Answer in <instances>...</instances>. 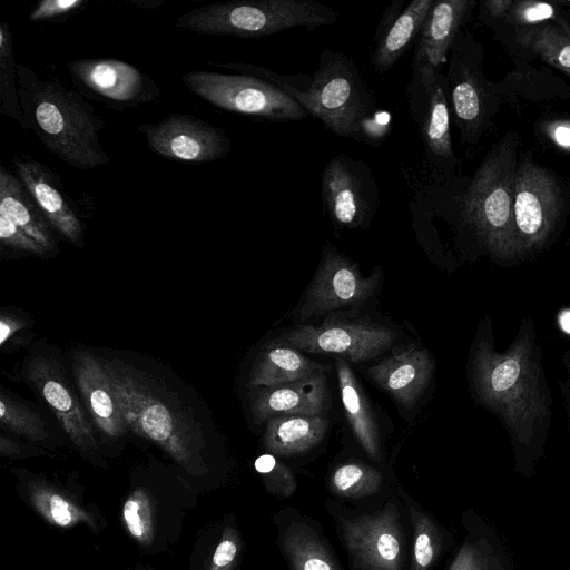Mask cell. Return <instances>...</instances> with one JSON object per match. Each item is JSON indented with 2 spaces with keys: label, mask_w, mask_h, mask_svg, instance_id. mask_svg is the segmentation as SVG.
<instances>
[{
  "label": "cell",
  "mask_w": 570,
  "mask_h": 570,
  "mask_svg": "<svg viewBox=\"0 0 570 570\" xmlns=\"http://www.w3.org/2000/svg\"><path fill=\"white\" fill-rule=\"evenodd\" d=\"M124 521L130 534L140 542H148L153 533L151 505L145 491H135L122 508Z\"/></svg>",
  "instance_id": "e575fe53"
},
{
  "label": "cell",
  "mask_w": 570,
  "mask_h": 570,
  "mask_svg": "<svg viewBox=\"0 0 570 570\" xmlns=\"http://www.w3.org/2000/svg\"><path fill=\"white\" fill-rule=\"evenodd\" d=\"M239 549V538L236 531L227 527L217 544L209 570H232Z\"/></svg>",
  "instance_id": "ab89813d"
},
{
  "label": "cell",
  "mask_w": 570,
  "mask_h": 570,
  "mask_svg": "<svg viewBox=\"0 0 570 570\" xmlns=\"http://www.w3.org/2000/svg\"><path fill=\"white\" fill-rule=\"evenodd\" d=\"M35 501L38 510L60 527H68L81 517L78 508L58 493L40 490L36 493Z\"/></svg>",
  "instance_id": "8d00e7d4"
},
{
  "label": "cell",
  "mask_w": 570,
  "mask_h": 570,
  "mask_svg": "<svg viewBox=\"0 0 570 570\" xmlns=\"http://www.w3.org/2000/svg\"><path fill=\"white\" fill-rule=\"evenodd\" d=\"M17 76L22 128L31 129L50 154L77 169L109 163L99 139L105 121L80 94L24 63L17 62Z\"/></svg>",
  "instance_id": "3957f363"
},
{
  "label": "cell",
  "mask_w": 570,
  "mask_h": 570,
  "mask_svg": "<svg viewBox=\"0 0 570 570\" xmlns=\"http://www.w3.org/2000/svg\"><path fill=\"white\" fill-rule=\"evenodd\" d=\"M405 97L423 147L422 166L436 178L462 175L452 144L445 75L425 58H412Z\"/></svg>",
  "instance_id": "ba28073f"
},
{
  "label": "cell",
  "mask_w": 570,
  "mask_h": 570,
  "mask_svg": "<svg viewBox=\"0 0 570 570\" xmlns=\"http://www.w3.org/2000/svg\"><path fill=\"white\" fill-rule=\"evenodd\" d=\"M131 3L132 4L135 3L139 8L142 7L145 9L146 8L147 9H150V8L151 9H157L161 4V1H159V0H151V1H144V2L142 1H131Z\"/></svg>",
  "instance_id": "7bdbcfd3"
},
{
  "label": "cell",
  "mask_w": 570,
  "mask_h": 570,
  "mask_svg": "<svg viewBox=\"0 0 570 570\" xmlns=\"http://www.w3.org/2000/svg\"><path fill=\"white\" fill-rule=\"evenodd\" d=\"M483 58L482 45L463 29L450 50L444 73L451 119L468 156L493 126L504 102L497 83L483 72Z\"/></svg>",
  "instance_id": "8992f818"
},
{
  "label": "cell",
  "mask_w": 570,
  "mask_h": 570,
  "mask_svg": "<svg viewBox=\"0 0 570 570\" xmlns=\"http://www.w3.org/2000/svg\"><path fill=\"white\" fill-rule=\"evenodd\" d=\"M257 75L283 89L336 136L379 146L389 132L390 115L380 109L356 62L345 52L322 51L312 76H283L263 67Z\"/></svg>",
  "instance_id": "7a4b0ae2"
},
{
  "label": "cell",
  "mask_w": 570,
  "mask_h": 570,
  "mask_svg": "<svg viewBox=\"0 0 570 570\" xmlns=\"http://www.w3.org/2000/svg\"><path fill=\"white\" fill-rule=\"evenodd\" d=\"M560 1L543 2L534 0L514 1L504 19L492 27L501 39L514 29L538 24L554 19L563 9Z\"/></svg>",
  "instance_id": "4dcf8cb0"
},
{
  "label": "cell",
  "mask_w": 570,
  "mask_h": 570,
  "mask_svg": "<svg viewBox=\"0 0 570 570\" xmlns=\"http://www.w3.org/2000/svg\"><path fill=\"white\" fill-rule=\"evenodd\" d=\"M449 570H507L487 538L468 539L458 551Z\"/></svg>",
  "instance_id": "836d02e7"
},
{
  "label": "cell",
  "mask_w": 570,
  "mask_h": 570,
  "mask_svg": "<svg viewBox=\"0 0 570 570\" xmlns=\"http://www.w3.org/2000/svg\"><path fill=\"white\" fill-rule=\"evenodd\" d=\"M478 334L471 356V380L479 402L502 422L517 446H528L550 422L551 397L531 320L524 318L505 351L493 335Z\"/></svg>",
  "instance_id": "6da1fadb"
},
{
  "label": "cell",
  "mask_w": 570,
  "mask_h": 570,
  "mask_svg": "<svg viewBox=\"0 0 570 570\" xmlns=\"http://www.w3.org/2000/svg\"><path fill=\"white\" fill-rule=\"evenodd\" d=\"M341 400L352 432L373 460H380V434L372 407L348 363L336 358Z\"/></svg>",
  "instance_id": "484cf974"
},
{
  "label": "cell",
  "mask_w": 570,
  "mask_h": 570,
  "mask_svg": "<svg viewBox=\"0 0 570 570\" xmlns=\"http://www.w3.org/2000/svg\"><path fill=\"white\" fill-rule=\"evenodd\" d=\"M434 362L424 348L402 346L367 368L372 381L401 406L411 409L426 389Z\"/></svg>",
  "instance_id": "ffe728a7"
},
{
  "label": "cell",
  "mask_w": 570,
  "mask_h": 570,
  "mask_svg": "<svg viewBox=\"0 0 570 570\" xmlns=\"http://www.w3.org/2000/svg\"><path fill=\"white\" fill-rule=\"evenodd\" d=\"M505 39L517 47V53L537 57L570 77L569 11L563 9L552 20L514 29Z\"/></svg>",
  "instance_id": "603a6c76"
},
{
  "label": "cell",
  "mask_w": 570,
  "mask_h": 570,
  "mask_svg": "<svg viewBox=\"0 0 570 570\" xmlns=\"http://www.w3.org/2000/svg\"><path fill=\"white\" fill-rule=\"evenodd\" d=\"M148 147L157 155L181 163L202 164L229 154L227 132L193 115L171 114L157 124L138 126Z\"/></svg>",
  "instance_id": "4fadbf2b"
},
{
  "label": "cell",
  "mask_w": 570,
  "mask_h": 570,
  "mask_svg": "<svg viewBox=\"0 0 570 570\" xmlns=\"http://www.w3.org/2000/svg\"><path fill=\"white\" fill-rule=\"evenodd\" d=\"M415 530L413 556L410 570H429L441 549V533L430 517L410 508Z\"/></svg>",
  "instance_id": "d6a6232c"
},
{
  "label": "cell",
  "mask_w": 570,
  "mask_h": 570,
  "mask_svg": "<svg viewBox=\"0 0 570 570\" xmlns=\"http://www.w3.org/2000/svg\"><path fill=\"white\" fill-rule=\"evenodd\" d=\"M0 215L10 219L48 253L57 250L52 227L41 209L18 176L3 166H0Z\"/></svg>",
  "instance_id": "cb8c5ba5"
},
{
  "label": "cell",
  "mask_w": 570,
  "mask_h": 570,
  "mask_svg": "<svg viewBox=\"0 0 570 570\" xmlns=\"http://www.w3.org/2000/svg\"><path fill=\"white\" fill-rule=\"evenodd\" d=\"M0 240L8 247L33 255L43 256L48 253L32 237L2 215H0Z\"/></svg>",
  "instance_id": "f35d334b"
},
{
  "label": "cell",
  "mask_w": 570,
  "mask_h": 570,
  "mask_svg": "<svg viewBox=\"0 0 570 570\" xmlns=\"http://www.w3.org/2000/svg\"><path fill=\"white\" fill-rule=\"evenodd\" d=\"M324 367L301 351L275 343L262 351L252 366L248 385L253 387L274 386L297 381L316 373Z\"/></svg>",
  "instance_id": "4316f807"
},
{
  "label": "cell",
  "mask_w": 570,
  "mask_h": 570,
  "mask_svg": "<svg viewBox=\"0 0 570 570\" xmlns=\"http://www.w3.org/2000/svg\"><path fill=\"white\" fill-rule=\"evenodd\" d=\"M249 407L257 423L281 415L326 414L330 391L325 371L285 384L253 387Z\"/></svg>",
  "instance_id": "d6986e66"
},
{
  "label": "cell",
  "mask_w": 570,
  "mask_h": 570,
  "mask_svg": "<svg viewBox=\"0 0 570 570\" xmlns=\"http://www.w3.org/2000/svg\"><path fill=\"white\" fill-rule=\"evenodd\" d=\"M23 325L24 323L20 318L3 315L0 321V344L3 345Z\"/></svg>",
  "instance_id": "b9f144b4"
},
{
  "label": "cell",
  "mask_w": 570,
  "mask_h": 570,
  "mask_svg": "<svg viewBox=\"0 0 570 570\" xmlns=\"http://www.w3.org/2000/svg\"><path fill=\"white\" fill-rule=\"evenodd\" d=\"M16 174L28 189L43 216L70 244L83 246L82 222L60 183L49 167L29 155L12 158Z\"/></svg>",
  "instance_id": "2e32d148"
},
{
  "label": "cell",
  "mask_w": 570,
  "mask_h": 570,
  "mask_svg": "<svg viewBox=\"0 0 570 570\" xmlns=\"http://www.w3.org/2000/svg\"><path fill=\"white\" fill-rule=\"evenodd\" d=\"M476 4L474 0H435L415 41L413 58H425L442 71L458 35Z\"/></svg>",
  "instance_id": "7402d4cb"
},
{
  "label": "cell",
  "mask_w": 570,
  "mask_h": 570,
  "mask_svg": "<svg viewBox=\"0 0 570 570\" xmlns=\"http://www.w3.org/2000/svg\"><path fill=\"white\" fill-rule=\"evenodd\" d=\"M27 375L73 444L82 450L96 448L92 426L59 365L37 356L29 363Z\"/></svg>",
  "instance_id": "e0dca14e"
},
{
  "label": "cell",
  "mask_w": 570,
  "mask_h": 570,
  "mask_svg": "<svg viewBox=\"0 0 570 570\" xmlns=\"http://www.w3.org/2000/svg\"><path fill=\"white\" fill-rule=\"evenodd\" d=\"M0 114L22 125L12 35L3 21L0 22Z\"/></svg>",
  "instance_id": "f1b7e54d"
},
{
  "label": "cell",
  "mask_w": 570,
  "mask_h": 570,
  "mask_svg": "<svg viewBox=\"0 0 570 570\" xmlns=\"http://www.w3.org/2000/svg\"><path fill=\"white\" fill-rule=\"evenodd\" d=\"M380 282L381 272L375 271L364 277L354 262L327 243L295 317L306 321L335 311L356 308L375 293Z\"/></svg>",
  "instance_id": "7c38bea8"
},
{
  "label": "cell",
  "mask_w": 570,
  "mask_h": 570,
  "mask_svg": "<svg viewBox=\"0 0 570 570\" xmlns=\"http://www.w3.org/2000/svg\"><path fill=\"white\" fill-rule=\"evenodd\" d=\"M543 135L558 148L570 154V119L557 118L543 121Z\"/></svg>",
  "instance_id": "60d3db41"
},
{
  "label": "cell",
  "mask_w": 570,
  "mask_h": 570,
  "mask_svg": "<svg viewBox=\"0 0 570 570\" xmlns=\"http://www.w3.org/2000/svg\"><path fill=\"white\" fill-rule=\"evenodd\" d=\"M395 338L390 327L365 318L328 317L318 326L298 325L282 333L276 341L301 352L364 362L382 354Z\"/></svg>",
  "instance_id": "8fae6325"
},
{
  "label": "cell",
  "mask_w": 570,
  "mask_h": 570,
  "mask_svg": "<svg viewBox=\"0 0 570 570\" xmlns=\"http://www.w3.org/2000/svg\"><path fill=\"white\" fill-rule=\"evenodd\" d=\"M336 21L335 10L316 0H238L195 8L181 14L175 26L200 35L262 38Z\"/></svg>",
  "instance_id": "277c9868"
},
{
  "label": "cell",
  "mask_w": 570,
  "mask_h": 570,
  "mask_svg": "<svg viewBox=\"0 0 570 570\" xmlns=\"http://www.w3.org/2000/svg\"><path fill=\"white\" fill-rule=\"evenodd\" d=\"M254 465L263 476L267 489L277 497L288 498L296 490L297 485L292 471L274 455L262 454Z\"/></svg>",
  "instance_id": "d590c367"
},
{
  "label": "cell",
  "mask_w": 570,
  "mask_h": 570,
  "mask_svg": "<svg viewBox=\"0 0 570 570\" xmlns=\"http://www.w3.org/2000/svg\"><path fill=\"white\" fill-rule=\"evenodd\" d=\"M342 537L348 554L362 570H400L402 533L393 504L355 519L342 520Z\"/></svg>",
  "instance_id": "9a60e30c"
},
{
  "label": "cell",
  "mask_w": 570,
  "mask_h": 570,
  "mask_svg": "<svg viewBox=\"0 0 570 570\" xmlns=\"http://www.w3.org/2000/svg\"><path fill=\"white\" fill-rule=\"evenodd\" d=\"M73 373L97 428L111 439L125 434L129 428L112 391L104 360L86 351L77 352Z\"/></svg>",
  "instance_id": "44dd1931"
},
{
  "label": "cell",
  "mask_w": 570,
  "mask_h": 570,
  "mask_svg": "<svg viewBox=\"0 0 570 570\" xmlns=\"http://www.w3.org/2000/svg\"><path fill=\"white\" fill-rule=\"evenodd\" d=\"M264 445L276 455H294L317 445L326 434L325 414H292L268 419Z\"/></svg>",
  "instance_id": "d4e9b609"
},
{
  "label": "cell",
  "mask_w": 570,
  "mask_h": 570,
  "mask_svg": "<svg viewBox=\"0 0 570 570\" xmlns=\"http://www.w3.org/2000/svg\"><path fill=\"white\" fill-rule=\"evenodd\" d=\"M104 364L128 428L187 464L195 450V424L144 373L119 361Z\"/></svg>",
  "instance_id": "5b68a950"
},
{
  "label": "cell",
  "mask_w": 570,
  "mask_h": 570,
  "mask_svg": "<svg viewBox=\"0 0 570 570\" xmlns=\"http://www.w3.org/2000/svg\"><path fill=\"white\" fill-rule=\"evenodd\" d=\"M86 4L85 0H42L30 12L29 21H57L77 12Z\"/></svg>",
  "instance_id": "74e56055"
},
{
  "label": "cell",
  "mask_w": 570,
  "mask_h": 570,
  "mask_svg": "<svg viewBox=\"0 0 570 570\" xmlns=\"http://www.w3.org/2000/svg\"><path fill=\"white\" fill-rule=\"evenodd\" d=\"M283 549L292 570H341L315 531L306 524H291Z\"/></svg>",
  "instance_id": "83f0119b"
},
{
  "label": "cell",
  "mask_w": 570,
  "mask_h": 570,
  "mask_svg": "<svg viewBox=\"0 0 570 570\" xmlns=\"http://www.w3.org/2000/svg\"><path fill=\"white\" fill-rule=\"evenodd\" d=\"M78 87L116 107L157 101L161 94L154 80L137 67L118 59H76L67 65Z\"/></svg>",
  "instance_id": "5bb4252c"
},
{
  "label": "cell",
  "mask_w": 570,
  "mask_h": 570,
  "mask_svg": "<svg viewBox=\"0 0 570 570\" xmlns=\"http://www.w3.org/2000/svg\"><path fill=\"white\" fill-rule=\"evenodd\" d=\"M181 81L203 100L232 112L271 121H297L308 116L283 89L252 75L191 71Z\"/></svg>",
  "instance_id": "9c48e42d"
},
{
  "label": "cell",
  "mask_w": 570,
  "mask_h": 570,
  "mask_svg": "<svg viewBox=\"0 0 570 570\" xmlns=\"http://www.w3.org/2000/svg\"><path fill=\"white\" fill-rule=\"evenodd\" d=\"M334 493L344 498H363L377 492L382 475L374 468L356 462L337 466L330 479Z\"/></svg>",
  "instance_id": "f546056e"
},
{
  "label": "cell",
  "mask_w": 570,
  "mask_h": 570,
  "mask_svg": "<svg viewBox=\"0 0 570 570\" xmlns=\"http://www.w3.org/2000/svg\"><path fill=\"white\" fill-rule=\"evenodd\" d=\"M435 0H395L386 7L377 24L371 65L383 75L401 59L416 41L424 21Z\"/></svg>",
  "instance_id": "ac0fdd59"
},
{
  "label": "cell",
  "mask_w": 570,
  "mask_h": 570,
  "mask_svg": "<svg viewBox=\"0 0 570 570\" xmlns=\"http://www.w3.org/2000/svg\"><path fill=\"white\" fill-rule=\"evenodd\" d=\"M324 214L336 229H364L379 210V187L370 166L344 153L333 156L321 173Z\"/></svg>",
  "instance_id": "30bf717a"
},
{
  "label": "cell",
  "mask_w": 570,
  "mask_h": 570,
  "mask_svg": "<svg viewBox=\"0 0 570 570\" xmlns=\"http://www.w3.org/2000/svg\"><path fill=\"white\" fill-rule=\"evenodd\" d=\"M570 187L530 153H520L514 175L513 223L519 259L542 252L564 223Z\"/></svg>",
  "instance_id": "52a82bcc"
},
{
  "label": "cell",
  "mask_w": 570,
  "mask_h": 570,
  "mask_svg": "<svg viewBox=\"0 0 570 570\" xmlns=\"http://www.w3.org/2000/svg\"><path fill=\"white\" fill-rule=\"evenodd\" d=\"M0 422L7 430L30 440H42L48 434L47 424L38 413L3 392L0 393Z\"/></svg>",
  "instance_id": "1f68e13d"
},
{
  "label": "cell",
  "mask_w": 570,
  "mask_h": 570,
  "mask_svg": "<svg viewBox=\"0 0 570 570\" xmlns=\"http://www.w3.org/2000/svg\"><path fill=\"white\" fill-rule=\"evenodd\" d=\"M564 363H566V367H567L568 374L570 376V358H567Z\"/></svg>",
  "instance_id": "ee69618b"
}]
</instances>
